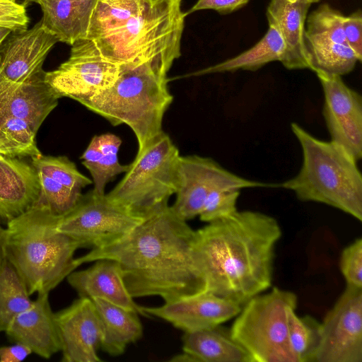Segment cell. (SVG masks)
<instances>
[{
  "label": "cell",
  "instance_id": "cell-16",
  "mask_svg": "<svg viewBox=\"0 0 362 362\" xmlns=\"http://www.w3.org/2000/svg\"><path fill=\"white\" fill-rule=\"evenodd\" d=\"M242 306L206 291L158 307H141V310L147 316L160 318L186 332L222 325L236 317Z\"/></svg>",
  "mask_w": 362,
  "mask_h": 362
},
{
  "label": "cell",
  "instance_id": "cell-42",
  "mask_svg": "<svg viewBox=\"0 0 362 362\" xmlns=\"http://www.w3.org/2000/svg\"><path fill=\"white\" fill-rule=\"evenodd\" d=\"M39 0H23V4L26 6L27 5L31 4L33 3H37Z\"/></svg>",
  "mask_w": 362,
  "mask_h": 362
},
{
  "label": "cell",
  "instance_id": "cell-17",
  "mask_svg": "<svg viewBox=\"0 0 362 362\" xmlns=\"http://www.w3.org/2000/svg\"><path fill=\"white\" fill-rule=\"evenodd\" d=\"M37 171L40 192L37 203L62 216L70 211L92 180L82 174L66 156H40L31 158Z\"/></svg>",
  "mask_w": 362,
  "mask_h": 362
},
{
  "label": "cell",
  "instance_id": "cell-18",
  "mask_svg": "<svg viewBox=\"0 0 362 362\" xmlns=\"http://www.w3.org/2000/svg\"><path fill=\"white\" fill-rule=\"evenodd\" d=\"M48 295L37 294L32 305L17 315L5 331L11 342L23 344L46 359L61 351L55 313Z\"/></svg>",
  "mask_w": 362,
  "mask_h": 362
},
{
  "label": "cell",
  "instance_id": "cell-30",
  "mask_svg": "<svg viewBox=\"0 0 362 362\" xmlns=\"http://www.w3.org/2000/svg\"><path fill=\"white\" fill-rule=\"evenodd\" d=\"M27 288L12 264L6 259L0 268V332L33 304Z\"/></svg>",
  "mask_w": 362,
  "mask_h": 362
},
{
  "label": "cell",
  "instance_id": "cell-12",
  "mask_svg": "<svg viewBox=\"0 0 362 362\" xmlns=\"http://www.w3.org/2000/svg\"><path fill=\"white\" fill-rule=\"evenodd\" d=\"M313 362H362V288L346 286L320 322Z\"/></svg>",
  "mask_w": 362,
  "mask_h": 362
},
{
  "label": "cell",
  "instance_id": "cell-6",
  "mask_svg": "<svg viewBox=\"0 0 362 362\" xmlns=\"http://www.w3.org/2000/svg\"><path fill=\"white\" fill-rule=\"evenodd\" d=\"M115 81L81 105L112 125L127 124L138 149L163 132L164 115L173 100L167 74L148 63L119 66Z\"/></svg>",
  "mask_w": 362,
  "mask_h": 362
},
{
  "label": "cell",
  "instance_id": "cell-41",
  "mask_svg": "<svg viewBox=\"0 0 362 362\" xmlns=\"http://www.w3.org/2000/svg\"><path fill=\"white\" fill-rule=\"evenodd\" d=\"M11 32L9 29L0 27V46Z\"/></svg>",
  "mask_w": 362,
  "mask_h": 362
},
{
  "label": "cell",
  "instance_id": "cell-39",
  "mask_svg": "<svg viewBox=\"0 0 362 362\" xmlns=\"http://www.w3.org/2000/svg\"><path fill=\"white\" fill-rule=\"evenodd\" d=\"M32 354L31 350L23 344L14 343L13 345L0 347V362H20Z\"/></svg>",
  "mask_w": 362,
  "mask_h": 362
},
{
  "label": "cell",
  "instance_id": "cell-8",
  "mask_svg": "<svg viewBox=\"0 0 362 362\" xmlns=\"http://www.w3.org/2000/svg\"><path fill=\"white\" fill-rule=\"evenodd\" d=\"M293 292L274 287L247 301L230 328L252 362H298L290 344L288 317L296 310Z\"/></svg>",
  "mask_w": 362,
  "mask_h": 362
},
{
  "label": "cell",
  "instance_id": "cell-22",
  "mask_svg": "<svg viewBox=\"0 0 362 362\" xmlns=\"http://www.w3.org/2000/svg\"><path fill=\"white\" fill-rule=\"evenodd\" d=\"M182 352L175 362H252L247 352L233 338L230 329L220 325L184 332Z\"/></svg>",
  "mask_w": 362,
  "mask_h": 362
},
{
  "label": "cell",
  "instance_id": "cell-26",
  "mask_svg": "<svg viewBox=\"0 0 362 362\" xmlns=\"http://www.w3.org/2000/svg\"><path fill=\"white\" fill-rule=\"evenodd\" d=\"M121 144L122 140L114 134L95 135L81 156L91 175L95 192L104 194L107 183L127 171L128 165H122L118 159Z\"/></svg>",
  "mask_w": 362,
  "mask_h": 362
},
{
  "label": "cell",
  "instance_id": "cell-32",
  "mask_svg": "<svg viewBox=\"0 0 362 362\" xmlns=\"http://www.w3.org/2000/svg\"><path fill=\"white\" fill-rule=\"evenodd\" d=\"M288 338L298 362H313L320 337V322L310 316L299 317L295 310L288 317Z\"/></svg>",
  "mask_w": 362,
  "mask_h": 362
},
{
  "label": "cell",
  "instance_id": "cell-5",
  "mask_svg": "<svg viewBox=\"0 0 362 362\" xmlns=\"http://www.w3.org/2000/svg\"><path fill=\"white\" fill-rule=\"evenodd\" d=\"M182 0H146L139 15L124 27L93 41L101 54L119 65L150 64L168 74L181 55L187 13Z\"/></svg>",
  "mask_w": 362,
  "mask_h": 362
},
{
  "label": "cell",
  "instance_id": "cell-40",
  "mask_svg": "<svg viewBox=\"0 0 362 362\" xmlns=\"http://www.w3.org/2000/svg\"><path fill=\"white\" fill-rule=\"evenodd\" d=\"M4 245H5V228L1 226V223H0V268L6 259V254H5Z\"/></svg>",
  "mask_w": 362,
  "mask_h": 362
},
{
  "label": "cell",
  "instance_id": "cell-28",
  "mask_svg": "<svg viewBox=\"0 0 362 362\" xmlns=\"http://www.w3.org/2000/svg\"><path fill=\"white\" fill-rule=\"evenodd\" d=\"M310 69L328 75L343 76L350 73L361 62L347 45L314 36L305 35Z\"/></svg>",
  "mask_w": 362,
  "mask_h": 362
},
{
  "label": "cell",
  "instance_id": "cell-1",
  "mask_svg": "<svg viewBox=\"0 0 362 362\" xmlns=\"http://www.w3.org/2000/svg\"><path fill=\"white\" fill-rule=\"evenodd\" d=\"M195 236L196 230L168 205L119 241L75 258V264L115 260L133 298L156 296L170 302L207 291L195 256Z\"/></svg>",
  "mask_w": 362,
  "mask_h": 362
},
{
  "label": "cell",
  "instance_id": "cell-35",
  "mask_svg": "<svg viewBox=\"0 0 362 362\" xmlns=\"http://www.w3.org/2000/svg\"><path fill=\"white\" fill-rule=\"evenodd\" d=\"M340 271L346 286L362 288V238H356L341 252Z\"/></svg>",
  "mask_w": 362,
  "mask_h": 362
},
{
  "label": "cell",
  "instance_id": "cell-33",
  "mask_svg": "<svg viewBox=\"0 0 362 362\" xmlns=\"http://www.w3.org/2000/svg\"><path fill=\"white\" fill-rule=\"evenodd\" d=\"M345 16L328 4H322L308 16L305 35L347 45L344 33Z\"/></svg>",
  "mask_w": 362,
  "mask_h": 362
},
{
  "label": "cell",
  "instance_id": "cell-25",
  "mask_svg": "<svg viewBox=\"0 0 362 362\" xmlns=\"http://www.w3.org/2000/svg\"><path fill=\"white\" fill-rule=\"evenodd\" d=\"M92 300L102 325L100 349L104 352L118 356L128 345L141 339L143 326L138 313L101 298H94Z\"/></svg>",
  "mask_w": 362,
  "mask_h": 362
},
{
  "label": "cell",
  "instance_id": "cell-23",
  "mask_svg": "<svg viewBox=\"0 0 362 362\" xmlns=\"http://www.w3.org/2000/svg\"><path fill=\"white\" fill-rule=\"evenodd\" d=\"M97 0H39L42 28L57 42L69 45L87 39Z\"/></svg>",
  "mask_w": 362,
  "mask_h": 362
},
{
  "label": "cell",
  "instance_id": "cell-9",
  "mask_svg": "<svg viewBox=\"0 0 362 362\" xmlns=\"http://www.w3.org/2000/svg\"><path fill=\"white\" fill-rule=\"evenodd\" d=\"M142 220L107 194L92 189L82 194L75 206L59 216L57 228L79 248L97 249L122 239Z\"/></svg>",
  "mask_w": 362,
  "mask_h": 362
},
{
  "label": "cell",
  "instance_id": "cell-31",
  "mask_svg": "<svg viewBox=\"0 0 362 362\" xmlns=\"http://www.w3.org/2000/svg\"><path fill=\"white\" fill-rule=\"evenodd\" d=\"M37 131L27 121L3 118L0 120V154L19 158L40 156L36 143Z\"/></svg>",
  "mask_w": 362,
  "mask_h": 362
},
{
  "label": "cell",
  "instance_id": "cell-7",
  "mask_svg": "<svg viewBox=\"0 0 362 362\" xmlns=\"http://www.w3.org/2000/svg\"><path fill=\"white\" fill-rule=\"evenodd\" d=\"M180 157L170 137L162 132L138 149L124 177L108 196L142 218L168 206L176 190Z\"/></svg>",
  "mask_w": 362,
  "mask_h": 362
},
{
  "label": "cell",
  "instance_id": "cell-15",
  "mask_svg": "<svg viewBox=\"0 0 362 362\" xmlns=\"http://www.w3.org/2000/svg\"><path fill=\"white\" fill-rule=\"evenodd\" d=\"M63 362H100L102 325L92 299L79 297L55 313Z\"/></svg>",
  "mask_w": 362,
  "mask_h": 362
},
{
  "label": "cell",
  "instance_id": "cell-3",
  "mask_svg": "<svg viewBox=\"0 0 362 362\" xmlns=\"http://www.w3.org/2000/svg\"><path fill=\"white\" fill-rule=\"evenodd\" d=\"M59 216L37 203L6 223L5 254L30 295L48 293L77 267V243L58 231Z\"/></svg>",
  "mask_w": 362,
  "mask_h": 362
},
{
  "label": "cell",
  "instance_id": "cell-24",
  "mask_svg": "<svg viewBox=\"0 0 362 362\" xmlns=\"http://www.w3.org/2000/svg\"><path fill=\"white\" fill-rule=\"evenodd\" d=\"M45 76L44 71L22 84L0 106V120L5 117L25 120L38 130L60 98Z\"/></svg>",
  "mask_w": 362,
  "mask_h": 362
},
{
  "label": "cell",
  "instance_id": "cell-11",
  "mask_svg": "<svg viewBox=\"0 0 362 362\" xmlns=\"http://www.w3.org/2000/svg\"><path fill=\"white\" fill-rule=\"evenodd\" d=\"M268 185L239 176L211 158L197 155L180 157L176 178L175 201L170 206L187 221L199 216L207 197L214 189L266 187Z\"/></svg>",
  "mask_w": 362,
  "mask_h": 362
},
{
  "label": "cell",
  "instance_id": "cell-20",
  "mask_svg": "<svg viewBox=\"0 0 362 362\" xmlns=\"http://www.w3.org/2000/svg\"><path fill=\"white\" fill-rule=\"evenodd\" d=\"M40 192L32 163L0 154V220L7 223L30 209L37 203Z\"/></svg>",
  "mask_w": 362,
  "mask_h": 362
},
{
  "label": "cell",
  "instance_id": "cell-21",
  "mask_svg": "<svg viewBox=\"0 0 362 362\" xmlns=\"http://www.w3.org/2000/svg\"><path fill=\"white\" fill-rule=\"evenodd\" d=\"M319 0H271L267 16L269 24L280 32L286 47L281 62L285 68L310 69L305 42V21L310 6Z\"/></svg>",
  "mask_w": 362,
  "mask_h": 362
},
{
  "label": "cell",
  "instance_id": "cell-4",
  "mask_svg": "<svg viewBox=\"0 0 362 362\" xmlns=\"http://www.w3.org/2000/svg\"><path fill=\"white\" fill-rule=\"evenodd\" d=\"M291 129L302 149L293 177L278 185L302 202L329 205L362 221V176L356 159L343 146L320 140L296 122Z\"/></svg>",
  "mask_w": 362,
  "mask_h": 362
},
{
  "label": "cell",
  "instance_id": "cell-38",
  "mask_svg": "<svg viewBox=\"0 0 362 362\" xmlns=\"http://www.w3.org/2000/svg\"><path fill=\"white\" fill-rule=\"evenodd\" d=\"M249 0H197L187 13L211 9L220 13H228L245 6Z\"/></svg>",
  "mask_w": 362,
  "mask_h": 362
},
{
  "label": "cell",
  "instance_id": "cell-37",
  "mask_svg": "<svg viewBox=\"0 0 362 362\" xmlns=\"http://www.w3.org/2000/svg\"><path fill=\"white\" fill-rule=\"evenodd\" d=\"M344 33L348 45L354 50L359 59H362V15L356 11L344 21Z\"/></svg>",
  "mask_w": 362,
  "mask_h": 362
},
{
  "label": "cell",
  "instance_id": "cell-36",
  "mask_svg": "<svg viewBox=\"0 0 362 362\" xmlns=\"http://www.w3.org/2000/svg\"><path fill=\"white\" fill-rule=\"evenodd\" d=\"M30 18L25 6L17 0H0V27L11 31L28 28Z\"/></svg>",
  "mask_w": 362,
  "mask_h": 362
},
{
  "label": "cell",
  "instance_id": "cell-34",
  "mask_svg": "<svg viewBox=\"0 0 362 362\" xmlns=\"http://www.w3.org/2000/svg\"><path fill=\"white\" fill-rule=\"evenodd\" d=\"M240 190L217 189L209 194L199 214L201 221L210 223L227 218L238 210L236 204Z\"/></svg>",
  "mask_w": 362,
  "mask_h": 362
},
{
  "label": "cell",
  "instance_id": "cell-29",
  "mask_svg": "<svg viewBox=\"0 0 362 362\" xmlns=\"http://www.w3.org/2000/svg\"><path fill=\"white\" fill-rule=\"evenodd\" d=\"M146 0H97L87 39L95 41L124 27L142 11Z\"/></svg>",
  "mask_w": 362,
  "mask_h": 362
},
{
  "label": "cell",
  "instance_id": "cell-27",
  "mask_svg": "<svg viewBox=\"0 0 362 362\" xmlns=\"http://www.w3.org/2000/svg\"><path fill=\"white\" fill-rule=\"evenodd\" d=\"M285 50V43L279 30L274 25L269 24L267 32L263 37L249 49L188 76H197L238 70L256 71L269 62H281Z\"/></svg>",
  "mask_w": 362,
  "mask_h": 362
},
{
  "label": "cell",
  "instance_id": "cell-14",
  "mask_svg": "<svg viewBox=\"0 0 362 362\" xmlns=\"http://www.w3.org/2000/svg\"><path fill=\"white\" fill-rule=\"evenodd\" d=\"M324 95L323 117L331 141L362 158V98L341 76L315 73Z\"/></svg>",
  "mask_w": 362,
  "mask_h": 362
},
{
  "label": "cell",
  "instance_id": "cell-19",
  "mask_svg": "<svg viewBox=\"0 0 362 362\" xmlns=\"http://www.w3.org/2000/svg\"><path fill=\"white\" fill-rule=\"evenodd\" d=\"M83 270L73 271L66 277L79 297L98 298L147 316L130 295L119 264L112 259H100Z\"/></svg>",
  "mask_w": 362,
  "mask_h": 362
},
{
  "label": "cell",
  "instance_id": "cell-13",
  "mask_svg": "<svg viewBox=\"0 0 362 362\" xmlns=\"http://www.w3.org/2000/svg\"><path fill=\"white\" fill-rule=\"evenodd\" d=\"M57 42L40 21L8 35L0 46V106L22 84L44 71V62Z\"/></svg>",
  "mask_w": 362,
  "mask_h": 362
},
{
  "label": "cell",
  "instance_id": "cell-2",
  "mask_svg": "<svg viewBox=\"0 0 362 362\" xmlns=\"http://www.w3.org/2000/svg\"><path fill=\"white\" fill-rule=\"evenodd\" d=\"M281 235L275 218L251 210L196 230L194 252L207 291L243 305L267 290Z\"/></svg>",
  "mask_w": 362,
  "mask_h": 362
},
{
  "label": "cell",
  "instance_id": "cell-10",
  "mask_svg": "<svg viewBox=\"0 0 362 362\" xmlns=\"http://www.w3.org/2000/svg\"><path fill=\"white\" fill-rule=\"evenodd\" d=\"M71 47L68 59L56 69L45 71V79L60 98L67 97L82 104L110 86L120 68L105 59L92 40H81Z\"/></svg>",
  "mask_w": 362,
  "mask_h": 362
}]
</instances>
